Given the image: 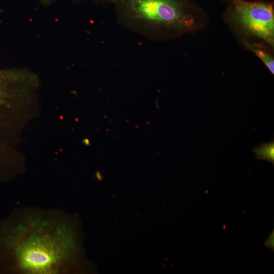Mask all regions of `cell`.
<instances>
[{
    "label": "cell",
    "mask_w": 274,
    "mask_h": 274,
    "mask_svg": "<svg viewBox=\"0 0 274 274\" xmlns=\"http://www.w3.org/2000/svg\"><path fill=\"white\" fill-rule=\"evenodd\" d=\"M222 19L246 50L259 47L274 52V4L267 0H225Z\"/></svg>",
    "instance_id": "3957f363"
},
{
    "label": "cell",
    "mask_w": 274,
    "mask_h": 274,
    "mask_svg": "<svg viewBox=\"0 0 274 274\" xmlns=\"http://www.w3.org/2000/svg\"><path fill=\"white\" fill-rule=\"evenodd\" d=\"M112 3L121 25L154 41L198 33L210 22L197 0H113Z\"/></svg>",
    "instance_id": "7a4b0ae2"
},
{
    "label": "cell",
    "mask_w": 274,
    "mask_h": 274,
    "mask_svg": "<svg viewBox=\"0 0 274 274\" xmlns=\"http://www.w3.org/2000/svg\"><path fill=\"white\" fill-rule=\"evenodd\" d=\"M246 50L253 53L261 61L271 74H274V52L259 47H251Z\"/></svg>",
    "instance_id": "277c9868"
},
{
    "label": "cell",
    "mask_w": 274,
    "mask_h": 274,
    "mask_svg": "<svg viewBox=\"0 0 274 274\" xmlns=\"http://www.w3.org/2000/svg\"><path fill=\"white\" fill-rule=\"evenodd\" d=\"M5 243L18 273H68L80 268L82 252L76 221L62 210L22 208Z\"/></svg>",
    "instance_id": "6da1fadb"
},
{
    "label": "cell",
    "mask_w": 274,
    "mask_h": 274,
    "mask_svg": "<svg viewBox=\"0 0 274 274\" xmlns=\"http://www.w3.org/2000/svg\"><path fill=\"white\" fill-rule=\"evenodd\" d=\"M256 158L264 160L274 164V141L263 143L259 146L253 149Z\"/></svg>",
    "instance_id": "5b68a950"
},
{
    "label": "cell",
    "mask_w": 274,
    "mask_h": 274,
    "mask_svg": "<svg viewBox=\"0 0 274 274\" xmlns=\"http://www.w3.org/2000/svg\"><path fill=\"white\" fill-rule=\"evenodd\" d=\"M274 232L273 230L272 232L270 234L267 239L265 243V245L268 248H270L273 250L274 248Z\"/></svg>",
    "instance_id": "8992f818"
}]
</instances>
